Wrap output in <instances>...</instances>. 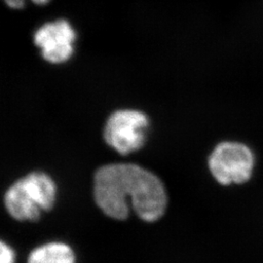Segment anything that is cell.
Returning a JSON list of instances; mask_svg holds the SVG:
<instances>
[{"label":"cell","instance_id":"3","mask_svg":"<svg viewBox=\"0 0 263 263\" xmlns=\"http://www.w3.org/2000/svg\"><path fill=\"white\" fill-rule=\"evenodd\" d=\"M254 151L242 141H220L208 157L210 174L219 184L226 186L248 182L254 175Z\"/></svg>","mask_w":263,"mask_h":263},{"label":"cell","instance_id":"8","mask_svg":"<svg viewBox=\"0 0 263 263\" xmlns=\"http://www.w3.org/2000/svg\"><path fill=\"white\" fill-rule=\"evenodd\" d=\"M5 3L13 9H20L25 5V0H4Z\"/></svg>","mask_w":263,"mask_h":263},{"label":"cell","instance_id":"5","mask_svg":"<svg viewBox=\"0 0 263 263\" xmlns=\"http://www.w3.org/2000/svg\"><path fill=\"white\" fill-rule=\"evenodd\" d=\"M76 38V31L70 24L66 20H59L39 28L34 42L47 62L62 64L72 56Z\"/></svg>","mask_w":263,"mask_h":263},{"label":"cell","instance_id":"4","mask_svg":"<svg viewBox=\"0 0 263 263\" xmlns=\"http://www.w3.org/2000/svg\"><path fill=\"white\" fill-rule=\"evenodd\" d=\"M151 121L138 109H119L104 125V139L109 147L122 155L141 151L147 141Z\"/></svg>","mask_w":263,"mask_h":263},{"label":"cell","instance_id":"6","mask_svg":"<svg viewBox=\"0 0 263 263\" xmlns=\"http://www.w3.org/2000/svg\"><path fill=\"white\" fill-rule=\"evenodd\" d=\"M76 254L63 242H50L35 248L28 255V263H76Z\"/></svg>","mask_w":263,"mask_h":263},{"label":"cell","instance_id":"9","mask_svg":"<svg viewBox=\"0 0 263 263\" xmlns=\"http://www.w3.org/2000/svg\"><path fill=\"white\" fill-rule=\"evenodd\" d=\"M34 3L39 4V5H43V4H46L50 0H32Z\"/></svg>","mask_w":263,"mask_h":263},{"label":"cell","instance_id":"1","mask_svg":"<svg viewBox=\"0 0 263 263\" xmlns=\"http://www.w3.org/2000/svg\"><path fill=\"white\" fill-rule=\"evenodd\" d=\"M96 204L105 216L125 220L131 209L145 222L165 215L168 193L163 181L149 170L132 163L104 165L95 174Z\"/></svg>","mask_w":263,"mask_h":263},{"label":"cell","instance_id":"2","mask_svg":"<svg viewBox=\"0 0 263 263\" xmlns=\"http://www.w3.org/2000/svg\"><path fill=\"white\" fill-rule=\"evenodd\" d=\"M57 185L45 173L33 172L15 181L4 194L7 213L18 221H36L55 205Z\"/></svg>","mask_w":263,"mask_h":263},{"label":"cell","instance_id":"7","mask_svg":"<svg viewBox=\"0 0 263 263\" xmlns=\"http://www.w3.org/2000/svg\"><path fill=\"white\" fill-rule=\"evenodd\" d=\"M0 263H16L14 250L2 240H0Z\"/></svg>","mask_w":263,"mask_h":263}]
</instances>
